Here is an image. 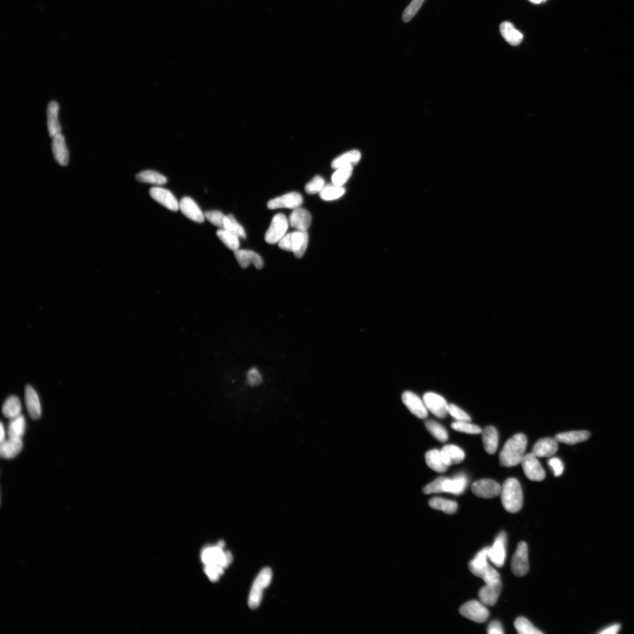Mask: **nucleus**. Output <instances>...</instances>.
<instances>
[{
  "label": "nucleus",
  "mask_w": 634,
  "mask_h": 634,
  "mask_svg": "<svg viewBox=\"0 0 634 634\" xmlns=\"http://www.w3.org/2000/svg\"><path fill=\"white\" fill-rule=\"evenodd\" d=\"M610 380L614 387L621 389L634 386V353H631L612 370Z\"/></svg>",
  "instance_id": "obj_14"
},
{
  "label": "nucleus",
  "mask_w": 634,
  "mask_h": 634,
  "mask_svg": "<svg viewBox=\"0 0 634 634\" xmlns=\"http://www.w3.org/2000/svg\"><path fill=\"white\" fill-rule=\"evenodd\" d=\"M617 487V470L612 462H594L571 470L557 486L564 500L584 503L594 516L606 515Z\"/></svg>",
  "instance_id": "obj_1"
},
{
  "label": "nucleus",
  "mask_w": 634,
  "mask_h": 634,
  "mask_svg": "<svg viewBox=\"0 0 634 634\" xmlns=\"http://www.w3.org/2000/svg\"><path fill=\"white\" fill-rule=\"evenodd\" d=\"M452 461L459 462L478 476L491 477L492 467L489 459L472 440L464 429L452 431L448 443V456Z\"/></svg>",
  "instance_id": "obj_12"
},
{
  "label": "nucleus",
  "mask_w": 634,
  "mask_h": 634,
  "mask_svg": "<svg viewBox=\"0 0 634 634\" xmlns=\"http://www.w3.org/2000/svg\"><path fill=\"white\" fill-rule=\"evenodd\" d=\"M358 418L379 439L403 447L410 443L411 432L394 407L381 395L369 394L358 404Z\"/></svg>",
  "instance_id": "obj_5"
},
{
  "label": "nucleus",
  "mask_w": 634,
  "mask_h": 634,
  "mask_svg": "<svg viewBox=\"0 0 634 634\" xmlns=\"http://www.w3.org/2000/svg\"><path fill=\"white\" fill-rule=\"evenodd\" d=\"M301 394L343 422L358 418V406L342 383L324 375H305L298 381Z\"/></svg>",
  "instance_id": "obj_4"
},
{
  "label": "nucleus",
  "mask_w": 634,
  "mask_h": 634,
  "mask_svg": "<svg viewBox=\"0 0 634 634\" xmlns=\"http://www.w3.org/2000/svg\"><path fill=\"white\" fill-rule=\"evenodd\" d=\"M470 511L478 531L487 537L493 536L502 528L517 539L523 538L527 532V523L522 512L509 503L477 498L470 503Z\"/></svg>",
  "instance_id": "obj_9"
},
{
  "label": "nucleus",
  "mask_w": 634,
  "mask_h": 634,
  "mask_svg": "<svg viewBox=\"0 0 634 634\" xmlns=\"http://www.w3.org/2000/svg\"><path fill=\"white\" fill-rule=\"evenodd\" d=\"M578 444L570 430L558 427L549 431L535 460L531 480L540 489H550L570 473Z\"/></svg>",
  "instance_id": "obj_2"
},
{
  "label": "nucleus",
  "mask_w": 634,
  "mask_h": 634,
  "mask_svg": "<svg viewBox=\"0 0 634 634\" xmlns=\"http://www.w3.org/2000/svg\"><path fill=\"white\" fill-rule=\"evenodd\" d=\"M103 300L112 324L122 331H133L138 324V305L127 271L122 267L105 276Z\"/></svg>",
  "instance_id": "obj_7"
},
{
  "label": "nucleus",
  "mask_w": 634,
  "mask_h": 634,
  "mask_svg": "<svg viewBox=\"0 0 634 634\" xmlns=\"http://www.w3.org/2000/svg\"><path fill=\"white\" fill-rule=\"evenodd\" d=\"M624 434L618 423L606 416L588 418L578 435V448L596 462H612L621 454Z\"/></svg>",
  "instance_id": "obj_6"
},
{
  "label": "nucleus",
  "mask_w": 634,
  "mask_h": 634,
  "mask_svg": "<svg viewBox=\"0 0 634 634\" xmlns=\"http://www.w3.org/2000/svg\"><path fill=\"white\" fill-rule=\"evenodd\" d=\"M410 432L423 448L442 458L448 456V443L452 431L443 423L416 422L410 427Z\"/></svg>",
  "instance_id": "obj_13"
},
{
  "label": "nucleus",
  "mask_w": 634,
  "mask_h": 634,
  "mask_svg": "<svg viewBox=\"0 0 634 634\" xmlns=\"http://www.w3.org/2000/svg\"><path fill=\"white\" fill-rule=\"evenodd\" d=\"M607 398L595 385H582L541 400L535 407L539 418L575 416L592 418L606 407Z\"/></svg>",
  "instance_id": "obj_3"
},
{
  "label": "nucleus",
  "mask_w": 634,
  "mask_h": 634,
  "mask_svg": "<svg viewBox=\"0 0 634 634\" xmlns=\"http://www.w3.org/2000/svg\"><path fill=\"white\" fill-rule=\"evenodd\" d=\"M118 209L109 202L97 207L95 215V251L99 273L105 277L123 267V254L117 240Z\"/></svg>",
  "instance_id": "obj_8"
},
{
  "label": "nucleus",
  "mask_w": 634,
  "mask_h": 634,
  "mask_svg": "<svg viewBox=\"0 0 634 634\" xmlns=\"http://www.w3.org/2000/svg\"><path fill=\"white\" fill-rule=\"evenodd\" d=\"M280 365L326 370L334 365V356L308 341L294 340L282 343L271 352Z\"/></svg>",
  "instance_id": "obj_10"
},
{
  "label": "nucleus",
  "mask_w": 634,
  "mask_h": 634,
  "mask_svg": "<svg viewBox=\"0 0 634 634\" xmlns=\"http://www.w3.org/2000/svg\"><path fill=\"white\" fill-rule=\"evenodd\" d=\"M434 472L461 500L470 503L477 500L479 493L478 475L470 467L442 458L434 463Z\"/></svg>",
  "instance_id": "obj_11"
}]
</instances>
